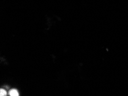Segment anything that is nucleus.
<instances>
[{
    "mask_svg": "<svg viewBox=\"0 0 128 96\" xmlns=\"http://www.w3.org/2000/svg\"><path fill=\"white\" fill-rule=\"evenodd\" d=\"M9 94L11 96H18L19 93L16 89H13L10 90L9 92Z\"/></svg>",
    "mask_w": 128,
    "mask_h": 96,
    "instance_id": "f257e3e1",
    "label": "nucleus"
},
{
    "mask_svg": "<svg viewBox=\"0 0 128 96\" xmlns=\"http://www.w3.org/2000/svg\"><path fill=\"white\" fill-rule=\"evenodd\" d=\"M7 94V92L5 90L1 89L0 90V95L1 96H5Z\"/></svg>",
    "mask_w": 128,
    "mask_h": 96,
    "instance_id": "f03ea898",
    "label": "nucleus"
}]
</instances>
